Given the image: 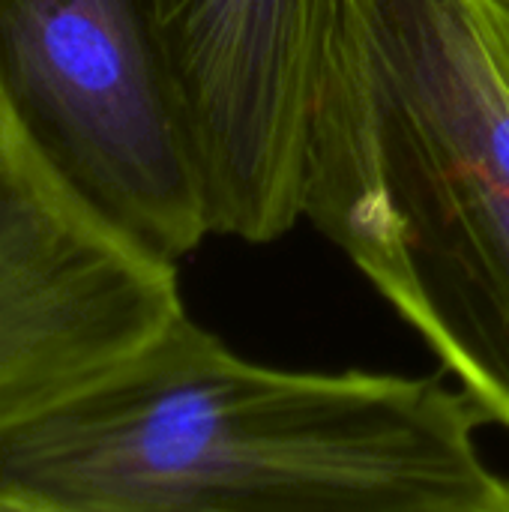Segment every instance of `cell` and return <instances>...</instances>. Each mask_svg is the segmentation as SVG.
<instances>
[{
	"mask_svg": "<svg viewBox=\"0 0 509 512\" xmlns=\"http://www.w3.org/2000/svg\"><path fill=\"white\" fill-rule=\"evenodd\" d=\"M438 378L288 372L189 315L0 429V504L54 512H453L504 480Z\"/></svg>",
	"mask_w": 509,
	"mask_h": 512,
	"instance_id": "obj_1",
	"label": "cell"
},
{
	"mask_svg": "<svg viewBox=\"0 0 509 512\" xmlns=\"http://www.w3.org/2000/svg\"><path fill=\"white\" fill-rule=\"evenodd\" d=\"M303 216L509 429V0H345Z\"/></svg>",
	"mask_w": 509,
	"mask_h": 512,
	"instance_id": "obj_2",
	"label": "cell"
},
{
	"mask_svg": "<svg viewBox=\"0 0 509 512\" xmlns=\"http://www.w3.org/2000/svg\"><path fill=\"white\" fill-rule=\"evenodd\" d=\"M0 75L42 153L126 234L174 264L213 234L144 0H0Z\"/></svg>",
	"mask_w": 509,
	"mask_h": 512,
	"instance_id": "obj_3",
	"label": "cell"
},
{
	"mask_svg": "<svg viewBox=\"0 0 509 512\" xmlns=\"http://www.w3.org/2000/svg\"><path fill=\"white\" fill-rule=\"evenodd\" d=\"M183 315L174 261L99 213L0 93V429L114 372Z\"/></svg>",
	"mask_w": 509,
	"mask_h": 512,
	"instance_id": "obj_4",
	"label": "cell"
},
{
	"mask_svg": "<svg viewBox=\"0 0 509 512\" xmlns=\"http://www.w3.org/2000/svg\"><path fill=\"white\" fill-rule=\"evenodd\" d=\"M195 144L210 231L273 243L303 219L306 138L345 0H144Z\"/></svg>",
	"mask_w": 509,
	"mask_h": 512,
	"instance_id": "obj_5",
	"label": "cell"
},
{
	"mask_svg": "<svg viewBox=\"0 0 509 512\" xmlns=\"http://www.w3.org/2000/svg\"><path fill=\"white\" fill-rule=\"evenodd\" d=\"M453 512H509V483L504 480V486L483 504L477 507H465V510H453Z\"/></svg>",
	"mask_w": 509,
	"mask_h": 512,
	"instance_id": "obj_6",
	"label": "cell"
},
{
	"mask_svg": "<svg viewBox=\"0 0 509 512\" xmlns=\"http://www.w3.org/2000/svg\"><path fill=\"white\" fill-rule=\"evenodd\" d=\"M0 512H54V510H33V507H9V504H0Z\"/></svg>",
	"mask_w": 509,
	"mask_h": 512,
	"instance_id": "obj_7",
	"label": "cell"
},
{
	"mask_svg": "<svg viewBox=\"0 0 509 512\" xmlns=\"http://www.w3.org/2000/svg\"><path fill=\"white\" fill-rule=\"evenodd\" d=\"M3 90H6V87H3V75H0V93H3Z\"/></svg>",
	"mask_w": 509,
	"mask_h": 512,
	"instance_id": "obj_8",
	"label": "cell"
}]
</instances>
